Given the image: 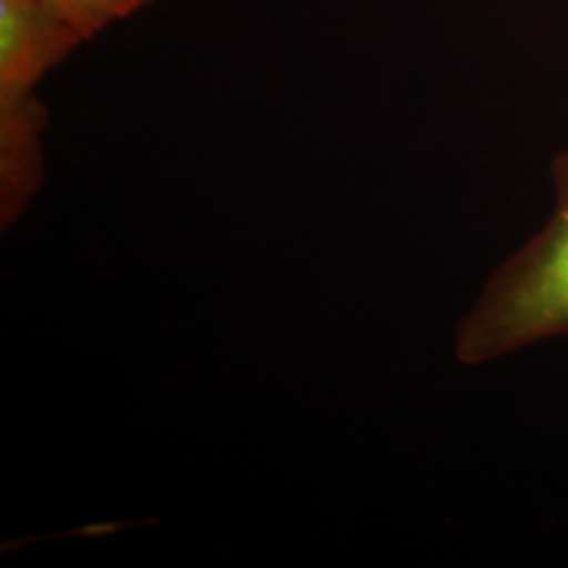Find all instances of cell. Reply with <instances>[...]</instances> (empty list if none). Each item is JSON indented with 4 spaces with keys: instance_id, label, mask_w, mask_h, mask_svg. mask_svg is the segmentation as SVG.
Masks as SVG:
<instances>
[{
    "instance_id": "3",
    "label": "cell",
    "mask_w": 568,
    "mask_h": 568,
    "mask_svg": "<svg viewBox=\"0 0 568 568\" xmlns=\"http://www.w3.org/2000/svg\"><path fill=\"white\" fill-rule=\"evenodd\" d=\"M74 26L84 42L95 39L110 26L135 16L154 0H49Z\"/></svg>"
},
{
    "instance_id": "1",
    "label": "cell",
    "mask_w": 568,
    "mask_h": 568,
    "mask_svg": "<svg viewBox=\"0 0 568 568\" xmlns=\"http://www.w3.org/2000/svg\"><path fill=\"white\" fill-rule=\"evenodd\" d=\"M549 175L556 199L548 222L497 267L459 328L457 356L466 365L568 335V150Z\"/></svg>"
},
{
    "instance_id": "2",
    "label": "cell",
    "mask_w": 568,
    "mask_h": 568,
    "mask_svg": "<svg viewBox=\"0 0 568 568\" xmlns=\"http://www.w3.org/2000/svg\"><path fill=\"white\" fill-rule=\"evenodd\" d=\"M82 42L49 0H0V164L7 175L41 171L47 116L34 89Z\"/></svg>"
}]
</instances>
